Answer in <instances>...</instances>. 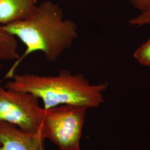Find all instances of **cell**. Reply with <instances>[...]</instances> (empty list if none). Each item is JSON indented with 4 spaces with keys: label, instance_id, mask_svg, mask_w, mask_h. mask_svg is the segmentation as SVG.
<instances>
[{
    "label": "cell",
    "instance_id": "ba28073f",
    "mask_svg": "<svg viewBox=\"0 0 150 150\" xmlns=\"http://www.w3.org/2000/svg\"><path fill=\"white\" fill-rule=\"evenodd\" d=\"M134 57L139 64L150 67V38L135 51Z\"/></svg>",
    "mask_w": 150,
    "mask_h": 150
},
{
    "label": "cell",
    "instance_id": "6da1fadb",
    "mask_svg": "<svg viewBox=\"0 0 150 150\" xmlns=\"http://www.w3.org/2000/svg\"><path fill=\"white\" fill-rule=\"evenodd\" d=\"M2 27L20 40L26 47L23 54L7 71L5 79H11L22 61L33 53L41 52L47 61H57L72 46L78 36L76 24L64 19L59 6L50 1L37 6L25 18Z\"/></svg>",
    "mask_w": 150,
    "mask_h": 150
},
{
    "label": "cell",
    "instance_id": "7a4b0ae2",
    "mask_svg": "<svg viewBox=\"0 0 150 150\" xmlns=\"http://www.w3.org/2000/svg\"><path fill=\"white\" fill-rule=\"evenodd\" d=\"M108 86V82L91 85L83 74L60 70L55 76L15 74L5 87L32 94L42 101L44 110H48L64 105L99 107Z\"/></svg>",
    "mask_w": 150,
    "mask_h": 150
},
{
    "label": "cell",
    "instance_id": "52a82bcc",
    "mask_svg": "<svg viewBox=\"0 0 150 150\" xmlns=\"http://www.w3.org/2000/svg\"><path fill=\"white\" fill-rule=\"evenodd\" d=\"M20 56L17 39L0 26V70L3 68L4 61H15Z\"/></svg>",
    "mask_w": 150,
    "mask_h": 150
},
{
    "label": "cell",
    "instance_id": "277c9868",
    "mask_svg": "<svg viewBox=\"0 0 150 150\" xmlns=\"http://www.w3.org/2000/svg\"><path fill=\"white\" fill-rule=\"evenodd\" d=\"M2 82L0 79V121L28 132L42 134L45 110L39 99L32 94L4 87Z\"/></svg>",
    "mask_w": 150,
    "mask_h": 150
},
{
    "label": "cell",
    "instance_id": "30bf717a",
    "mask_svg": "<svg viewBox=\"0 0 150 150\" xmlns=\"http://www.w3.org/2000/svg\"><path fill=\"white\" fill-rule=\"evenodd\" d=\"M135 8L141 13L148 11L150 9V0H129Z\"/></svg>",
    "mask_w": 150,
    "mask_h": 150
},
{
    "label": "cell",
    "instance_id": "9c48e42d",
    "mask_svg": "<svg viewBox=\"0 0 150 150\" xmlns=\"http://www.w3.org/2000/svg\"><path fill=\"white\" fill-rule=\"evenodd\" d=\"M129 23L132 26H137L150 25V9L141 13L139 16L131 19L129 21Z\"/></svg>",
    "mask_w": 150,
    "mask_h": 150
},
{
    "label": "cell",
    "instance_id": "8992f818",
    "mask_svg": "<svg viewBox=\"0 0 150 150\" xmlns=\"http://www.w3.org/2000/svg\"><path fill=\"white\" fill-rule=\"evenodd\" d=\"M36 6V0H0V26L25 18Z\"/></svg>",
    "mask_w": 150,
    "mask_h": 150
},
{
    "label": "cell",
    "instance_id": "3957f363",
    "mask_svg": "<svg viewBox=\"0 0 150 150\" xmlns=\"http://www.w3.org/2000/svg\"><path fill=\"white\" fill-rule=\"evenodd\" d=\"M88 108L64 105L45 110L42 134L59 150H81V139Z\"/></svg>",
    "mask_w": 150,
    "mask_h": 150
},
{
    "label": "cell",
    "instance_id": "5b68a950",
    "mask_svg": "<svg viewBox=\"0 0 150 150\" xmlns=\"http://www.w3.org/2000/svg\"><path fill=\"white\" fill-rule=\"evenodd\" d=\"M44 141L41 132H28L0 121V150H45Z\"/></svg>",
    "mask_w": 150,
    "mask_h": 150
}]
</instances>
